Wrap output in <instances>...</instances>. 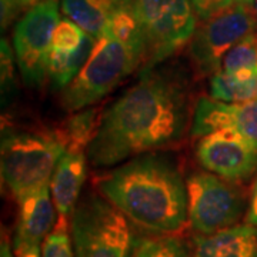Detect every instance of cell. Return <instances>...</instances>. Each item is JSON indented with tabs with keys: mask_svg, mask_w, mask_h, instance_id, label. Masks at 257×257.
Returning a JSON list of instances; mask_svg holds the SVG:
<instances>
[{
	"mask_svg": "<svg viewBox=\"0 0 257 257\" xmlns=\"http://www.w3.org/2000/svg\"><path fill=\"white\" fill-rule=\"evenodd\" d=\"M187 119L186 96L177 83L146 73L101 116L87 157L96 167H109L182 136Z\"/></svg>",
	"mask_w": 257,
	"mask_h": 257,
	"instance_id": "obj_1",
	"label": "cell"
},
{
	"mask_svg": "<svg viewBox=\"0 0 257 257\" xmlns=\"http://www.w3.org/2000/svg\"><path fill=\"white\" fill-rule=\"evenodd\" d=\"M100 193L143 229L172 234L187 221V189L180 172L160 156L136 157L97 182Z\"/></svg>",
	"mask_w": 257,
	"mask_h": 257,
	"instance_id": "obj_2",
	"label": "cell"
},
{
	"mask_svg": "<svg viewBox=\"0 0 257 257\" xmlns=\"http://www.w3.org/2000/svg\"><path fill=\"white\" fill-rule=\"evenodd\" d=\"M64 149L57 133L3 130L2 179L16 200L50 184Z\"/></svg>",
	"mask_w": 257,
	"mask_h": 257,
	"instance_id": "obj_3",
	"label": "cell"
},
{
	"mask_svg": "<svg viewBox=\"0 0 257 257\" xmlns=\"http://www.w3.org/2000/svg\"><path fill=\"white\" fill-rule=\"evenodd\" d=\"M142 63L143 56L138 50L109 35H101L82 70L63 89L62 106L69 111L92 106Z\"/></svg>",
	"mask_w": 257,
	"mask_h": 257,
	"instance_id": "obj_4",
	"label": "cell"
},
{
	"mask_svg": "<svg viewBox=\"0 0 257 257\" xmlns=\"http://www.w3.org/2000/svg\"><path fill=\"white\" fill-rule=\"evenodd\" d=\"M74 257H130L133 236L127 217L104 196L90 193L70 217Z\"/></svg>",
	"mask_w": 257,
	"mask_h": 257,
	"instance_id": "obj_5",
	"label": "cell"
},
{
	"mask_svg": "<svg viewBox=\"0 0 257 257\" xmlns=\"http://www.w3.org/2000/svg\"><path fill=\"white\" fill-rule=\"evenodd\" d=\"M145 37L147 69L187 45L196 33L197 19L190 0H132Z\"/></svg>",
	"mask_w": 257,
	"mask_h": 257,
	"instance_id": "obj_6",
	"label": "cell"
},
{
	"mask_svg": "<svg viewBox=\"0 0 257 257\" xmlns=\"http://www.w3.org/2000/svg\"><path fill=\"white\" fill-rule=\"evenodd\" d=\"M250 6L236 0L229 8L204 19L202 26L196 30L190 55L200 73H219L230 49L248 35L256 33L257 13Z\"/></svg>",
	"mask_w": 257,
	"mask_h": 257,
	"instance_id": "obj_7",
	"label": "cell"
},
{
	"mask_svg": "<svg viewBox=\"0 0 257 257\" xmlns=\"http://www.w3.org/2000/svg\"><path fill=\"white\" fill-rule=\"evenodd\" d=\"M187 217L194 231L213 234L236 226L243 213V197L220 176L193 173L187 182Z\"/></svg>",
	"mask_w": 257,
	"mask_h": 257,
	"instance_id": "obj_8",
	"label": "cell"
},
{
	"mask_svg": "<svg viewBox=\"0 0 257 257\" xmlns=\"http://www.w3.org/2000/svg\"><path fill=\"white\" fill-rule=\"evenodd\" d=\"M57 0H42L25 13L15 29V53L28 86L42 84L47 76L52 39L59 25Z\"/></svg>",
	"mask_w": 257,
	"mask_h": 257,
	"instance_id": "obj_9",
	"label": "cell"
},
{
	"mask_svg": "<svg viewBox=\"0 0 257 257\" xmlns=\"http://www.w3.org/2000/svg\"><path fill=\"white\" fill-rule=\"evenodd\" d=\"M200 165L227 182H240L257 170V146L234 132L217 130L199 142Z\"/></svg>",
	"mask_w": 257,
	"mask_h": 257,
	"instance_id": "obj_10",
	"label": "cell"
},
{
	"mask_svg": "<svg viewBox=\"0 0 257 257\" xmlns=\"http://www.w3.org/2000/svg\"><path fill=\"white\" fill-rule=\"evenodd\" d=\"M217 130H230L257 146V99L226 103L203 97L193 114V136H206Z\"/></svg>",
	"mask_w": 257,
	"mask_h": 257,
	"instance_id": "obj_11",
	"label": "cell"
},
{
	"mask_svg": "<svg viewBox=\"0 0 257 257\" xmlns=\"http://www.w3.org/2000/svg\"><path fill=\"white\" fill-rule=\"evenodd\" d=\"M49 186L29 193L19 200L18 224L13 246L40 244L56 226L57 210L50 199Z\"/></svg>",
	"mask_w": 257,
	"mask_h": 257,
	"instance_id": "obj_12",
	"label": "cell"
},
{
	"mask_svg": "<svg viewBox=\"0 0 257 257\" xmlns=\"http://www.w3.org/2000/svg\"><path fill=\"white\" fill-rule=\"evenodd\" d=\"M192 257H257V227L231 226L194 239Z\"/></svg>",
	"mask_w": 257,
	"mask_h": 257,
	"instance_id": "obj_13",
	"label": "cell"
},
{
	"mask_svg": "<svg viewBox=\"0 0 257 257\" xmlns=\"http://www.w3.org/2000/svg\"><path fill=\"white\" fill-rule=\"evenodd\" d=\"M86 179V157L83 152H64L56 166L50 190L59 216H69L79 202Z\"/></svg>",
	"mask_w": 257,
	"mask_h": 257,
	"instance_id": "obj_14",
	"label": "cell"
},
{
	"mask_svg": "<svg viewBox=\"0 0 257 257\" xmlns=\"http://www.w3.org/2000/svg\"><path fill=\"white\" fill-rule=\"evenodd\" d=\"M126 0H62L63 13L90 36H100L113 12Z\"/></svg>",
	"mask_w": 257,
	"mask_h": 257,
	"instance_id": "obj_15",
	"label": "cell"
},
{
	"mask_svg": "<svg viewBox=\"0 0 257 257\" xmlns=\"http://www.w3.org/2000/svg\"><path fill=\"white\" fill-rule=\"evenodd\" d=\"M94 43L96 37L87 33L82 45L73 52H59L52 49L47 62V76L55 87L64 89L73 80L87 62Z\"/></svg>",
	"mask_w": 257,
	"mask_h": 257,
	"instance_id": "obj_16",
	"label": "cell"
},
{
	"mask_svg": "<svg viewBox=\"0 0 257 257\" xmlns=\"http://www.w3.org/2000/svg\"><path fill=\"white\" fill-rule=\"evenodd\" d=\"M100 120L99 110L94 107L83 109L67 120L63 127L56 132L66 152H84V149L90 146L93 138L96 136Z\"/></svg>",
	"mask_w": 257,
	"mask_h": 257,
	"instance_id": "obj_17",
	"label": "cell"
},
{
	"mask_svg": "<svg viewBox=\"0 0 257 257\" xmlns=\"http://www.w3.org/2000/svg\"><path fill=\"white\" fill-rule=\"evenodd\" d=\"M101 35H109L126 43L138 50L145 59V37L132 0H126L120 8L113 12Z\"/></svg>",
	"mask_w": 257,
	"mask_h": 257,
	"instance_id": "obj_18",
	"label": "cell"
},
{
	"mask_svg": "<svg viewBox=\"0 0 257 257\" xmlns=\"http://www.w3.org/2000/svg\"><path fill=\"white\" fill-rule=\"evenodd\" d=\"M211 99L226 103H244L257 99V76L241 79L234 74H213L210 82Z\"/></svg>",
	"mask_w": 257,
	"mask_h": 257,
	"instance_id": "obj_19",
	"label": "cell"
},
{
	"mask_svg": "<svg viewBox=\"0 0 257 257\" xmlns=\"http://www.w3.org/2000/svg\"><path fill=\"white\" fill-rule=\"evenodd\" d=\"M241 79L257 76V33H251L224 56L221 70Z\"/></svg>",
	"mask_w": 257,
	"mask_h": 257,
	"instance_id": "obj_20",
	"label": "cell"
},
{
	"mask_svg": "<svg viewBox=\"0 0 257 257\" xmlns=\"http://www.w3.org/2000/svg\"><path fill=\"white\" fill-rule=\"evenodd\" d=\"M133 257H192L187 244L176 236H160L143 240Z\"/></svg>",
	"mask_w": 257,
	"mask_h": 257,
	"instance_id": "obj_21",
	"label": "cell"
},
{
	"mask_svg": "<svg viewBox=\"0 0 257 257\" xmlns=\"http://www.w3.org/2000/svg\"><path fill=\"white\" fill-rule=\"evenodd\" d=\"M42 257H74L66 216H60L53 230L43 240Z\"/></svg>",
	"mask_w": 257,
	"mask_h": 257,
	"instance_id": "obj_22",
	"label": "cell"
},
{
	"mask_svg": "<svg viewBox=\"0 0 257 257\" xmlns=\"http://www.w3.org/2000/svg\"><path fill=\"white\" fill-rule=\"evenodd\" d=\"M86 35L87 33L80 26H77L73 20H60L53 33L52 49L59 52H73L82 45Z\"/></svg>",
	"mask_w": 257,
	"mask_h": 257,
	"instance_id": "obj_23",
	"label": "cell"
},
{
	"mask_svg": "<svg viewBox=\"0 0 257 257\" xmlns=\"http://www.w3.org/2000/svg\"><path fill=\"white\" fill-rule=\"evenodd\" d=\"M42 0H2V26L6 28L22 12L29 10Z\"/></svg>",
	"mask_w": 257,
	"mask_h": 257,
	"instance_id": "obj_24",
	"label": "cell"
},
{
	"mask_svg": "<svg viewBox=\"0 0 257 257\" xmlns=\"http://www.w3.org/2000/svg\"><path fill=\"white\" fill-rule=\"evenodd\" d=\"M197 16L200 19L210 18L211 15L229 8L236 0H190Z\"/></svg>",
	"mask_w": 257,
	"mask_h": 257,
	"instance_id": "obj_25",
	"label": "cell"
},
{
	"mask_svg": "<svg viewBox=\"0 0 257 257\" xmlns=\"http://www.w3.org/2000/svg\"><path fill=\"white\" fill-rule=\"evenodd\" d=\"M13 57H12V50H10L8 42L3 39L2 40V89L5 92L9 90L12 80H13Z\"/></svg>",
	"mask_w": 257,
	"mask_h": 257,
	"instance_id": "obj_26",
	"label": "cell"
},
{
	"mask_svg": "<svg viewBox=\"0 0 257 257\" xmlns=\"http://www.w3.org/2000/svg\"><path fill=\"white\" fill-rule=\"evenodd\" d=\"M16 257H42L40 254V244H22L13 246Z\"/></svg>",
	"mask_w": 257,
	"mask_h": 257,
	"instance_id": "obj_27",
	"label": "cell"
},
{
	"mask_svg": "<svg viewBox=\"0 0 257 257\" xmlns=\"http://www.w3.org/2000/svg\"><path fill=\"white\" fill-rule=\"evenodd\" d=\"M247 223L253 224L257 227V179L256 183L253 186V192H251V197H250V204H248L247 211Z\"/></svg>",
	"mask_w": 257,
	"mask_h": 257,
	"instance_id": "obj_28",
	"label": "cell"
},
{
	"mask_svg": "<svg viewBox=\"0 0 257 257\" xmlns=\"http://www.w3.org/2000/svg\"><path fill=\"white\" fill-rule=\"evenodd\" d=\"M0 257H13L12 246H10L9 237L3 233L2 236V247H0Z\"/></svg>",
	"mask_w": 257,
	"mask_h": 257,
	"instance_id": "obj_29",
	"label": "cell"
},
{
	"mask_svg": "<svg viewBox=\"0 0 257 257\" xmlns=\"http://www.w3.org/2000/svg\"><path fill=\"white\" fill-rule=\"evenodd\" d=\"M237 2H241V3H246V5H251L254 0H237Z\"/></svg>",
	"mask_w": 257,
	"mask_h": 257,
	"instance_id": "obj_30",
	"label": "cell"
},
{
	"mask_svg": "<svg viewBox=\"0 0 257 257\" xmlns=\"http://www.w3.org/2000/svg\"><path fill=\"white\" fill-rule=\"evenodd\" d=\"M254 10H256L257 13V0H254Z\"/></svg>",
	"mask_w": 257,
	"mask_h": 257,
	"instance_id": "obj_31",
	"label": "cell"
}]
</instances>
